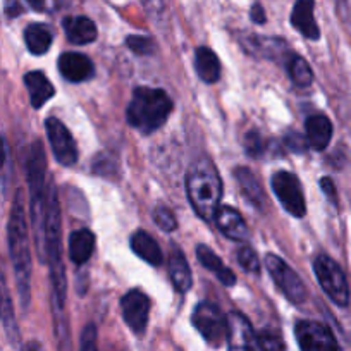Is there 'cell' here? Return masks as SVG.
Segmentation results:
<instances>
[{
  "mask_svg": "<svg viewBox=\"0 0 351 351\" xmlns=\"http://www.w3.org/2000/svg\"><path fill=\"white\" fill-rule=\"evenodd\" d=\"M8 243L19 300H21L23 308H28L29 300H32V246H29L28 217H26L23 190L16 191L11 212H9Z\"/></svg>",
  "mask_w": 351,
  "mask_h": 351,
  "instance_id": "1",
  "label": "cell"
},
{
  "mask_svg": "<svg viewBox=\"0 0 351 351\" xmlns=\"http://www.w3.org/2000/svg\"><path fill=\"white\" fill-rule=\"evenodd\" d=\"M222 180L215 165L207 158L193 162L186 174V193L198 217L212 221L221 207Z\"/></svg>",
  "mask_w": 351,
  "mask_h": 351,
  "instance_id": "2",
  "label": "cell"
},
{
  "mask_svg": "<svg viewBox=\"0 0 351 351\" xmlns=\"http://www.w3.org/2000/svg\"><path fill=\"white\" fill-rule=\"evenodd\" d=\"M172 109H174V104L164 90L140 86L133 92L126 117L131 128L143 134H152L158 128L164 126Z\"/></svg>",
  "mask_w": 351,
  "mask_h": 351,
  "instance_id": "3",
  "label": "cell"
},
{
  "mask_svg": "<svg viewBox=\"0 0 351 351\" xmlns=\"http://www.w3.org/2000/svg\"><path fill=\"white\" fill-rule=\"evenodd\" d=\"M26 183L29 191V212H32V224L35 229V241L38 255L42 256L43 250V208H45V176H47V155L42 141H35L29 147L26 155Z\"/></svg>",
  "mask_w": 351,
  "mask_h": 351,
  "instance_id": "4",
  "label": "cell"
},
{
  "mask_svg": "<svg viewBox=\"0 0 351 351\" xmlns=\"http://www.w3.org/2000/svg\"><path fill=\"white\" fill-rule=\"evenodd\" d=\"M313 271H315L317 281L322 286L324 293L329 296L330 302L336 303L337 306L350 305V285L339 263L334 262L330 256L319 255L313 262Z\"/></svg>",
  "mask_w": 351,
  "mask_h": 351,
  "instance_id": "5",
  "label": "cell"
},
{
  "mask_svg": "<svg viewBox=\"0 0 351 351\" xmlns=\"http://www.w3.org/2000/svg\"><path fill=\"white\" fill-rule=\"evenodd\" d=\"M191 322L208 346L221 348L224 341H228V319L214 303H198L193 310Z\"/></svg>",
  "mask_w": 351,
  "mask_h": 351,
  "instance_id": "6",
  "label": "cell"
},
{
  "mask_svg": "<svg viewBox=\"0 0 351 351\" xmlns=\"http://www.w3.org/2000/svg\"><path fill=\"white\" fill-rule=\"evenodd\" d=\"M265 265H267L269 272H271V278L274 279V282L279 286L282 295H285L289 302H305L306 296H308L306 286L305 282L302 281V278L293 271L291 265H288L281 256L272 255V253H269V255L265 256Z\"/></svg>",
  "mask_w": 351,
  "mask_h": 351,
  "instance_id": "7",
  "label": "cell"
},
{
  "mask_svg": "<svg viewBox=\"0 0 351 351\" xmlns=\"http://www.w3.org/2000/svg\"><path fill=\"white\" fill-rule=\"evenodd\" d=\"M272 191L281 202L282 207L293 215V217L302 219L306 214V204H305V195H303L302 183L298 181L293 172L288 171H279L272 176L271 180Z\"/></svg>",
  "mask_w": 351,
  "mask_h": 351,
  "instance_id": "8",
  "label": "cell"
},
{
  "mask_svg": "<svg viewBox=\"0 0 351 351\" xmlns=\"http://www.w3.org/2000/svg\"><path fill=\"white\" fill-rule=\"evenodd\" d=\"M295 336L302 351H337L332 330L317 320H300L295 326Z\"/></svg>",
  "mask_w": 351,
  "mask_h": 351,
  "instance_id": "9",
  "label": "cell"
},
{
  "mask_svg": "<svg viewBox=\"0 0 351 351\" xmlns=\"http://www.w3.org/2000/svg\"><path fill=\"white\" fill-rule=\"evenodd\" d=\"M45 131L52 147L53 157L62 165H74L77 160V147L71 131L57 117L45 121Z\"/></svg>",
  "mask_w": 351,
  "mask_h": 351,
  "instance_id": "10",
  "label": "cell"
},
{
  "mask_svg": "<svg viewBox=\"0 0 351 351\" xmlns=\"http://www.w3.org/2000/svg\"><path fill=\"white\" fill-rule=\"evenodd\" d=\"M121 312L134 334H143L150 317V298L140 289H131L121 298Z\"/></svg>",
  "mask_w": 351,
  "mask_h": 351,
  "instance_id": "11",
  "label": "cell"
},
{
  "mask_svg": "<svg viewBox=\"0 0 351 351\" xmlns=\"http://www.w3.org/2000/svg\"><path fill=\"white\" fill-rule=\"evenodd\" d=\"M228 343L229 351H262L250 320L238 312L228 317Z\"/></svg>",
  "mask_w": 351,
  "mask_h": 351,
  "instance_id": "12",
  "label": "cell"
},
{
  "mask_svg": "<svg viewBox=\"0 0 351 351\" xmlns=\"http://www.w3.org/2000/svg\"><path fill=\"white\" fill-rule=\"evenodd\" d=\"M59 73L71 83H81L93 76L95 67L86 56L80 52H66L59 57Z\"/></svg>",
  "mask_w": 351,
  "mask_h": 351,
  "instance_id": "13",
  "label": "cell"
},
{
  "mask_svg": "<svg viewBox=\"0 0 351 351\" xmlns=\"http://www.w3.org/2000/svg\"><path fill=\"white\" fill-rule=\"evenodd\" d=\"M215 226L219 228V231L226 236V238L232 239V241H246L250 236L248 226H246L245 219L241 217L236 208L232 207H219V210L214 215Z\"/></svg>",
  "mask_w": 351,
  "mask_h": 351,
  "instance_id": "14",
  "label": "cell"
},
{
  "mask_svg": "<svg viewBox=\"0 0 351 351\" xmlns=\"http://www.w3.org/2000/svg\"><path fill=\"white\" fill-rule=\"evenodd\" d=\"M305 131L308 147H312L317 152L326 150L329 147L330 140H332V123L324 114L310 116L305 123Z\"/></svg>",
  "mask_w": 351,
  "mask_h": 351,
  "instance_id": "15",
  "label": "cell"
},
{
  "mask_svg": "<svg viewBox=\"0 0 351 351\" xmlns=\"http://www.w3.org/2000/svg\"><path fill=\"white\" fill-rule=\"evenodd\" d=\"M169 278H171L176 291L181 293V295L190 291L191 285H193V276H191L186 256L176 246L171 250V256H169Z\"/></svg>",
  "mask_w": 351,
  "mask_h": 351,
  "instance_id": "16",
  "label": "cell"
},
{
  "mask_svg": "<svg viewBox=\"0 0 351 351\" xmlns=\"http://www.w3.org/2000/svg\"><path fill=\"white\" fill-rule=\"evenodd\" d=\"M67 40L74 45H88L97 40V25L86 16H71L62 21Z\"/></svg>",
  "mask_w": 351,
  "mask_h": 351,
  "instance_id": "17",
  "label": "cell"
},
{
  "mask_svg": "<svg viewBox=\"0 0 351 351\" xmlns=\"http://www.w3.org/2000/svg\"><path fill=\"white\" fill-rule=\"evenodd\" d=\"M313 0H298L291 12V25L308 40H319L320 29L313 18Z\"/></svg>",
  "mask_w": 351,
  "mask_h": 351,
  "instance_id": "18",
  "label": "cell"
},
{
  "mask_svg": "<svg viewBox=\"0 0 351 351\" xmlns=\"http://www.w3.org/2000/svg\"><path fill=\"white\" fill-rule=\"evenodd\" d=\"M197 258L198 262L204 265L205 269L212 272L226 288H231V286L236 285V274L231 271V269L222 262L221 256L207 245H198L197 246Z\"/></svg>",
  "mask_w": 351,
  "mask_h": 351,
  "instance_id": "19",
  "label": "cell"
},
{
  "mask_svg": "<svg viewBox=\"0 0 351 351\" xmlns=\"http://www.w3.org/2000/svg\"><path fill=\"white\" fill-rule=\"evenodd\" d=\"M0 320H2V326H4L11 343L14 344L18 343L19 341L18 320H16L14 305H12L11 291H9V286H8V281H5L2 265H0Z\"/></svg>",
  "mask_w": 351,
  "mask_h": 351,
  "instance_id": "20",
  "label": "cell"
},
{
  "mask_svg": "<svg viewBox=\"0 0 351 351\" xmlns=\"http://www.w3.org/2000/svg\"><path fill=\"white\" fill-rule=\"evenodd\" d=\"M25 84L28 88L29 102L35 109H42L53 95H56V88L50 83L49 77L42 71H32L25 74Z\"/></svg>",
  "mask_w": 351,
  "mask_h": 351,
  "instance_id": "21",
  "label": "cell"
},
{
  "mask_svg": "<svg viewBox=\"0 0 351 351\" xmlns=\"http://www.w3.org/2000/svg\"><path fill=\"white\" fill-rule=\"evenodd\" d=\"M234 180L238 183L241 195L253 205L255 208H263L265 205V193L262 190V184L255 178L248 167H236Z\"/></svg>",
  "mask_w": 351,
  "mask_h": 351,
  "instance_id": "22",
  "label": "cell"
},
{
  "mask_svg": "<svg viewBox=\"0 0 351 351\" xmlns=\"http://www.w3.org/2000/svg\"><path fill=\"white\" fill-rule=\"evenodd\" d=\"M69 258L74 263L81 265V263H86L92 256L93 250H95V234H93L90 229H77L73 231L69 236Z\"/></svg>",
  "mask_w": 351,
  "mask_h": 351,
  "instance_id": "23",
  "label": "cell"
},
{
  "mask_svg": "<svg viewBox=\"0 0 351 351\" xmlns=\"http://www.w3.org/2000/svg\"><path fill=\"white\" fill-rule=\"evenodd\" d=\"M195 71L204 83H217L221 77V60L208 47H200L195 53Z\"/></svg>",
  "mask_w": 351,
  "mask_h": 351,
  "instance_id": "24",
  "label": "cell"
},
{
  "mask_svg": "<svg viewBox=\"0 0 351 351\" xmlns=\"http://www.w3.org/2000/svg\"><path fill=\"white\" fill-rule=\"evenodd\" d=\"M131 250L141 260H145L150 265H155V267L160 265L162 260H164V255H162V250L158 246V243L145 231H136L131 236Z\"/></svg>",
  "mask_w": 351,
  "mask_h": 351,
  "instance_id": "25",
  "label": "cell"
},
{
  "mask_svg": "<svg viewBox=\"0 0 351 351\" xmlns=\"http://www.w3.org/2000/svg\"><path fill=\"white\" fill-rule=\"evenodd\" d=\"M52 32L42 23H33L25 29V42L33 56H43L52 45Z\"/></svg>",
  "mask_w": 351,
  "mask_h": 351,
  "instance_id": "26",
  "label": "cell"
},
{
  "mask_svg": "<svg viewBox=\"0 0 351 351\" xmlns=\"http://www.w3.org/2000/svg\"><path fill=\"white\" fill-rule=\"evenodd\" d=\"M288 73L293 83L300 88H306L313 83V71L303 57L293 56L288 62Z\"/></svg>",
  "mask_w": 351,
  "mask_h": 351,
  "instance_id": "27",
  "label": "cell"
},
{
  "mask_svg": "<svg viewBox=\"0 0 351 351\" xmlns=\"http://www.w3.org/2000/svg\"><path fill=\"white\" fill-rule=\"evenodd\" d=\"M238 262L246 272L250 274H258L260 272V260L258 255L255 253V250L250 248L248 245H243L238 250Z\"/></svg>",
  "mask_w": 351,
  "mask_h": 351,
  "instance_id": "28",
  "label": "cell"
},
{
  "mask_svg": "<svg viewBox=\"0 0 351 351\" xmlns=\"http://www.w3.org/2000/svg\"><path fill=\"white\" fill-rule=\"evenodd\" d=\"M126 45L130 47L134 53H138V56H152V53H155V50H157V45H155L154 40L148 38V36L140 35L128 36Z\"/></svg>",
  "mask_w": 351,
  "mask_h": 351,
  "instance_id": "29",
  "label": "cell"
},
{
  "mask_svg": "<svg viewBox=\"0 0 351 351\" xmlns=\"http://www.w3.org/2000/svg\"><path fill=\"white\" fill-rule=\"evenodd\" d=\"M154 221L162 231L172 232L178 228V221H176V215L172 214L171 208H167L165 205H158L154 210Z\"/></svg>",
  "mask_w": 351,
  "mask_h": 351,
  "instance_id": "30",
  "label": "cell"
},
{
  "mask_svg": "<svg viewBox=\"0 0 351 351\" xmlns=\"http://www.w3.org/2000/svg\"><path fill=\"white\" fill-rule=\"evenodd\" d=\"M243 145H245V152L250 155V157L256 158L265 152V141L260 136L258 131H248L245 134V140H243Z\"/></svg>",
  "mask_w": 351,
  "mask_h": 351,
  "instance_id": "31",
  "label": "cell"
},
{
  "mask_svg": "<svg viewBox=\"0 0 351 351\" xmlns=\"http://www.w3.org/2000/svg\"><path fill=\"white\" fill-rule=\"evenodd\" d=\"M258 337L260 350L262 351H285V343H282L281 336L272 330H262L256 334Z\"/></svg>",
  "mask_w": 351,
  "mask_h": 351,
  "instance_id": "32",
  "label": "cell"
},
{
  "mask_svg": "<svg viewBox=\"0 0 351 351\" xmlns=\"http://www.w3.org/2000/svg\"><path fill=\"white\" fill-rule=\"evenodd\" d=\"M99 332L95 324H86L80 336V351H99Z\"/></svg>",
  "mask_w": 351,
  "mask_h": 351,
  "instance_id": "33",
  "label": "cell"
},
{
  "mask_svg": "<svg viewBox=\"0 0 351 351\" xmlns=\"http://www.w3.org/2000/svg\"><path fill=\"white\" fill-rule=\"evenodd\" d=\"M285 143L286 147L289 148L295 154H303L308 147V141H306V136H302V134L295 133V131H289L288 134L285 136Z\"/></svg>",
  "mask_w": 351,
  "mask_h": 351,
  "instance_id": "34",
  "label": "cell"
},
{
  "mask_svg": "<svg viewBox=\"0 0 351 351\" xmlns=\"http://www.w3.org/2000/svg\"><path fill=\"white\" fill-rule=\"evenodd\" d=\"M26 2L38 12L52 11L57 4V0H26Z\"/></svg>",
  "mask_w": 351,
  "mask_h": 351,
  "instance_id": "35",
  "label": "cell"
},
{
  "mask_svg": "<svg viewBox=\"0 0 351 351\" xmlns=\"http://www.w3.org/2000/svg\"><path fill=\"white\" fill-rule=\"evenodd\" d=\"M320 188H322L324 195H326L329 200L337 202L336 186H334V183H332V180H330V178H322V180H320Z\"/></svg>",
  "mask_w": 351,
  "mask_h": 351,
  "instance_id": "36",
  "label": "cell"
},
{
  "mask_svg": "<svg viewBox=\"0 0 351 351\" xmlns=\"http://www.w3.org/2000/svg\"><path fill=\"white\" fill-rule=\"evenodd\" d=\"M250 18H252L253 23H256V25H263L265 23V11H263V8L260 4H255L252 8V12H250Z\"/></svg>",
  "mask_w": 351,
  "mask_h": 351,
  "instance_id": "37",
  "label": "cell"
},
{
  "mask_svg": "<svg viewBox=\"0 0 351 351\" xmlns=\"http://www.w3.org/2000/svg\"><path fill=\"white\" fill-rule=\"evenodd\" d=\"M21 5H19L18 0H8L5 2V14L9 16V18H16L18 14H21Z\"/></svg>",
  "mask_w": 351,
  "mask_h": 351,
  "instance_id": "38",
  "label": "cell"
},
{
  "mask_svg": "<svg viewBox=\"0 0 351 351\" xmlns=\"http://www.w3.org/2000/svg\"><path fill=\"white\" fill-rule=\"evenodd\" d=\"M5 158H8V150H5L4 138H2V134H0V169L4 167Z\"/></svg>",
  "mask_w": 351,
  "mask_h": 351,
  "instance_id": "39",
  "label": "cell"
},
{
  "mask_svg": "<svg viewBox=\"0 0 351 351\" xmlns=\"http://www.w3.org/2000/svg\"><path fill=\"white\" fill-rule=\"evenodd\" d=\"M23 351H40V344L35 343V341H32V343H28L25 346V350Z\"/></svg>",
  "mask_w": 351,
  "mask_h": 351,
  "instance_id": "40",
  "label": "cell"
},
{
  "mask_svg": "<svg viewBox=\"0 0 351 351\" xmlns=\"http://www.w3.org/2000/svg\"><path fill=\"white\" fill-rule=\"evenodd\" d=\"M339 2H341V0H339Z\"/></svg>",
  "mask_w": 351,
  "mask_h": 351,
  "instance_id": "41",
  "label": "cell"
}]
</instances>
